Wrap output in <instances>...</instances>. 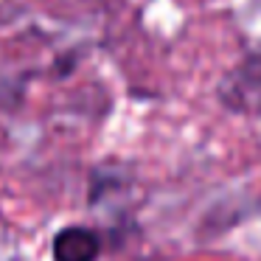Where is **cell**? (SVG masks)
I'll return each mask as SVG.
<instances>
[{"mask_svg":"<svg viewBox=\"0 0 261 261\" xmlns=\"http://www.w3.org/2000/svg\"><path fill=\"white\" fill-rule=\"evenodd\" d=\"M51 253L54 261H98L101 242H98V233H93L90 227L73 225L54 236Z\"/></svg>","mask_w":261,"mask_h":261,"instance_id":"obj_2","label":"cell"},{"mask_svg":"<svg viewBox=\"0 0 261 261\" xmlns=\"http://www.w3.org/2000/svg\"><path fill=\"white\" fill-rule=\"evenodd\" d=\"M219 98L227 110L261 115V57H247L219 85Z\"/></svg>","mask_w":261,"mask_h":261,"instance_id":"obj_1","label":"cell"}]
</instances>
